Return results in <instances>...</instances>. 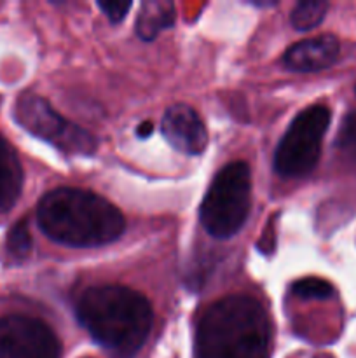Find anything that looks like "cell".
<instances>
[{
  "label": "cell",
  "mask_w": 356,
  "mask_h": 358,
  "mask_svg": "<svg viewBox=\"0 0 356 358\" xmlns=\"http://www.w3.org/2000/svg\"><path fill=\"white\" fill-rule=\"evenodd\" d=\"M37 219L52 241L77 248L114 243L126 229L124 217L112 203L84 189L47 192L38 203Z\"/></svg>",
  "instance_id": "cell-2"
},
{
  "label": "cell",
  "mask_w": 356,
  "mask_h": 358,
  "mask_svg": "<svg viewBox=\"0 0 356 358\" xmlns=\"http://www.w3.org/2000/svg\"><path fill=\"white\" fill-rule=\"evenodd\" d=\"M31 250V236L28 231L27 220H20L14 224L13 229L7 234L6 254L13 262H21L30 255Z\"/></svg>",
  "instance_id": "cell-13"
},
{
  "label": "cell",
  "mask_w": 356,
  "mask_h": 358,
  "mask_svg": "<svg viewBox=\"0 0 356 358\" xmlns=\"http://www.w3.org/2000/svg\"><path fill=\"white\" fill-rule=\"evenodd\" d=\"M271 320L265 308L248 296L213 303L195 329V358H267Z\"/></svg>",
  "instance_id": "cell-3"
},
{
  "label": "cell",
  "mask_w": 356,
  "mask_h": 358,
  "mask_svg": "<svg viewBox=\"0 0 356 358\" xmlns=\"http://www.w3.org/2000/svg\"><path fill=\"white\" fill-rule=\"evenodd\" d=\"M339 49L341 45L334 35H320L292 45L283 56V63L293 72H318L337 59Z\"/></svg>",
  "instance_id": "cell-9"
},
{
  "label": "cell",
  "mask_w": 356,
  "mask_h": 358,
  "mask_svg": "<svg viewBox=\"0 0 356 358\" xmlns=\"http://www.w3.org/2000/svg\"><path fill=\"white\" fill-rule=\"evenodd\" d=\"M16 119L31 135L51 142L63 152L91 154L96 150V138L93 135L61 117L37 94H23L17 100Z\"/></svg>",
  "instance_id": "cell-6"
},
{
  "label": "cell",
  "mask_w": 356,
  "mask_h": 358,
  "mask_svg": "<svg viewBox=\"0 0 356 358\" xmlns=\"http://www.w3.org/2000/svg\"><path fill=\"white\" fill-rule=\"evenodd\" d=\"M61 345L42 320L10 315L0 320V358H59Z\"/></svg>",
  "instance_id": "cell-7"
},
{
  "label": "cell",
  "mask_w": 356,
  "mask_h": 358,
  "mask_svg": "<svg viewBox=\"0 0 356 358\" xmlns=\"http://www.w3.org/2000/svg\"><path fill=\"white\" fill-rule=\"evenodd\" d=\"M330 124L325 105H311L292 121L274 154V170L281 177L299 178L309 173L320 159L321 143Z\"/></svg>",
  "instance_id": "cell-5"
},
{
  "label": "cell",
  "mask_w": 356,
  "mask_h": 358,
  "mask_svg": "<svg viewBox=\"0 0 356 358\" xmlns=\"http://www.w3.org/2000/svg\"><path fill=\"white\" fill-rule=\"evenodd\" d=\"M175 23V6L166 0H147L142 3L138 20H136V34L143 41H152L159 31L166 30Z\"/></svg>",
  "instance_id": "cell-11"
},
{
  "label": "cell",
  "mask_w": 356,
  "mask_h": 358,
  "mask_svg": "<svg viewBox=\"0 0 356 358\" xmlns=\"http://www.w3.org/2000/svg\"><path fill=\"white\" fill-rule=\"evenodd\" d=\"M337 145L342 152L356 157V110L349 112L342 121L341 131L337 135Z\"/></svg>",
  "instance_id": "cell-15"
},
{
  "label": "cell",
  "mask_w": 356,
  "mask_h": 358,
  "mask_svg": "<svg viewBox=\"0 0 356 358\" xmlns=\"http://www.w3.org/2000/svg\"><path fill=\"white\" fill-rule=\"evenodd\" d=\"M23 187V170L20 159L7 140L0 135V213L16 205Z\"/></svg>",
  "instance_id": "cell-10"
},
{
  "label": "cell",
  "mask_w": 356,
  "mask_h": 358,
  "mask_svg": "<svg viewBox=\"0 0 356 358\" xmlns=\"http://www.w3.org/2000/svg\"><path fill=\"white\" fill-rule=\"evenodd\" d=\"M152 131H154V124L152 122L145 121L138 126V129H136V135H138L140 138H147V136H149Z\"/></svg>",
  "instance_id": "cell-17"
},
{
  "label": "cell",
  "mask_w": 356,
  "mask_h": 358,
  "mask_svg": "<svg viewBox=\"0 0 356 358\" xmlns=\"http://www.w3.org/2000/svg\"><path fill=\"white\" fill-rule=\"evenodd\" d=\"M328 10V2H321V0H307V2H299L295 9L292 10V27L299 31L313 30L314 27L323 21L325 14Z\"/></svg>",
  "instance_id": "cell-12"
},
{
  "label": "cell",
  "mask_w": 356,
  "mask_h": 358,
  "mask_svg": "<svg viewBox=\"0 0 356 358\" xmlns=\"http://www.w3.org/2000/svg\"><path fill=\"white\" fill-rule=\"evenodd\" d=\"M292 294L300 299H328L334 296V287L321 278H304L292 285Z\"/></svg>",
  "instance_id": "cell-14"
},
{
  "label": "cell",
  "mask_w": 356,
  "mask_h": 358,
  "mask_svg": "<svg viewBox=\"0 0 356 358\" xmlns=\"http://www.w3.org/2000/svg\"><path fill=\"white\" fill-rule=\"evenodd\" d=\"M163 133L175 149L188 156H199L208 145L205 122L187 105H173L164 112Z\"/></svg>",
  "instance_id": "cell-8"
},
{
  "label": "cell",
  "mask_w": 356,
  "mask_h": 358,
  "mask_svg": "<svg viewBox=\"0 0 356 358\" xmlns=\"http://www.w3.org/2000/svg\"><path fill=\"white\" fill-rule=\"evenodd\" d=\"M98 6H100V9L107 14V17L112 21V23H119V21L124 20L126 14H128V10L131 9L133 3L131 2H108V3L98 2Z\"/></svg>",
  "instance_id": "cell-16"
},
{
  "label": "cell",
  "mask_w": 356,
  "mask_h": 358,
  "mask_svg": "<svg viewBox=\"0 0 356 358\" xmlns=\"http://www.w3.org/2000/svg\"><path fill=\"white\" fill-rule=\"evenodd\" d=\"M251 208V171L243 161L225 164L213 178L202 199L201 224L215 238L234 236Z\"/></svg>",
  "instance_id": "cell-4"
},
{
  "label": "cell",
  "mask_w": 356,
  "mask_h": 358,
  "mask_svg": "<svg viewBox=\"0 0 356 358\" xmlns=\"http://www.w3.org/2000/svg\"><path fill=\"white\" fill-rule=\"evenodd\" d=\"M80 325L121 358L135 355L152 329V306L143 294L122 285L91 287L75 304Z\"/></svg>",
  "instance_id": "cell-1"
}]
</instances>
